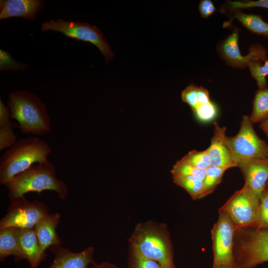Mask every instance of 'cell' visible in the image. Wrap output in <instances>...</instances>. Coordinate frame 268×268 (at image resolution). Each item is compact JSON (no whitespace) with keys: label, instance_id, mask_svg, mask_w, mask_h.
Instances as JSON below:
<instances>
[{"label":"cell","instance_id":"21","mask_svg":"<svg viewBox=\"0 0 268 268\" xmlns=\"http://www.w3.org/2000/svg\"><path fill=\"white\" fill-rule=\"evenodd\" d=\"M174 183L185 189L195 200L204 197L203 181L191 176H172Z\"/></svg>","mask_w":268,"mask_h":268},{"label":"cell","instance_id":"15","mask_svg":"<svg viewBox=\"0 0 268 268\" xmlns=\"http://www.w3.org/2000/svg\"><path fill=\"white\" fill-rule=\"evenodd\" d=\"M45 6L43 0H0V19L19 17L34 20Z\"/></svg>","mask_w":268,"mask_h":268},{"label":"cell","instance_id":"1","mask_svg":"<svg viewBox=\"0 0 268 268\" xmlns=\"http://www.w3.org/2000/svg\"><path fill=\"white\" fill-rule=\"evenodd\" d=\"M131 253L157 262L163 268H175L170 235L164 223H138L129 238Z\"/></svg>","mask_w":268,"mask_h":268},{"label":"cell","instance_id":"12","mask_svg":"<svg viewBox=\"0 0 268 268\" xmlns=\"http://www.w3.org/2000/svg\"><path fill=\"white\" fill-rule=\"evenodd\" d=\"M49 249L55 257L52 264L47 268H89L90 265L95 263L93 259L94 249L92 247L78 253L72 252L61 245L52 246Z\"/></svg>","mask_w":268,"mask_h":268},{"label":"cell","instance_id":"27","mask_svg":"<svg viewBox=\"0 0 268 268\" xmlns=\"http://www.w3.org/2000/svg\"><path fill=\"white\" fill-rule=\"evenodd\" d=\"M252 227L268 229V191L266 189L261 194L257 219Z\"/></svg>","mask_w":268,"mask_h":268},{"label":"cell","instance_id":"33","mask_svg":"<svg viewBox=\"0 0 268 268\" xmlns=\"http://www.w3.org/2000/svg\"><path fill=\"white\" fill-rule=\"evenodd\" d=\"M10 113L8 107L6 106L1 99H0V127L11 126L18 128V124L12 122L10 119Z\"/></svg>","mask_w":268,"mask_h":268},{"label":"cell","instance_id":"20","mask_svg":"<svg viewBox=\"0 0 268 268\" xmlns=\"http://www.w3.org/2000/svg\"><path fill=\"white\" fill-rule=\"evenodd\" d=\"M249 118L253 124L261 123L268 118V85L256 91Z\"/></svg>","mask_w":268,"mask_h":268},{"label":"cell","instance_id":"29","mask_svg":"<svg viewBox=\"0 0 268 268\" xmlns=\"http://www.w3.org/2000/svg\"><path fill=\"white\" fill-rule=\"evenodd\" d=\"M14 128L11 126L0 127V151L10 148L17 141Z\"/></svg>","mask_w":268,"mask_h":268},{"label":"cell","instance_id":"25","mask_svg":"<svg viewBox=\"0 0 268 268\" xmlns=\"http://www.w3.org/2000/svg\"><path fill=\"white\" fill-rule=\"evenodd\" d=\"M184 157L190 165L197 168L206 169L211 166V160L207 149L203 151L192 150Z\"/></svg>","mask_w":268,"mask_h":268},{"label":"cell","instance_id":"22","mask_svg":"<svg viewBox=\"0 0 268 268\" xmlns=\"http://www.w3.org/2000/svg\"><path fill=\"white\" fill-rule=\"evenodd\" d=\"M206 169L196 168L190 165L184 156L177 161L171 170L172 176H191L204 181L206 175Z\"/></svg>","mask_w":268,"mask_h":268},{"label":"cell","instance_id":"31","mask_svg":"<svg viewBox=\"0 0 268 268\" xmlns=\"http://www.w3.org/2000/svg\"><path fill=\"white\" fill-rule=\"evenodd\" d=\"M228 6L231 10L250 7H263L268 9V0H249L247 1H228Z\"/></svg>","mask_w":268,"mask_h":268},{"label":"cell","instance_id":"28","mask_svg":"<svg viewBox=\"0 0 268 268\" xmlns=\"http://www.w3.org/2000/svg\"><path fill=\"white\" fill-rule=\"evenodd\" d=\"M193 113L199 121L203 123L213 121L217 115L216 105L210 102L206 104L199 105Z\"/></svg>","mask_w":268,"mask_h":268},{"label":"cell","instance_id":"38","mask_svg":"<svg viewBox=\"0 0 268 268\" xmlns=\"http://www.w3.org/2000/svg\"><path fill=\"white\" fill-rule=\"evenodd\" d=\"M215 268H233V266L231 265H220Z\"/></svg>","mask_w":268,"mask_h":268},{"label":"cell","instance_id":"3","mask_svg":"<svg viewBox=\"0 0 268 268\" xmlns=\"http://www.w3.org/2000/svg\"><path fill=\"white\" fill-rule=\"evenodd\" d=\"M7 104L11 119L18 122L22 134L41 136L50 132L46 105L36 95L25 90H15L9 93Z\"/></svg>","mask_w":268,"mask_h":268},{"label":"cell","instance_id":"4","mask_svg":"<svg viewBox=\"0 0 268 268\" xmlns=\"http://www.w3.org/2000/svg\"><path fill=\"white\" fill-rule=\"evenodd\" d=\"M52 149L38 136L18 140L0 158V184L4 185L14 176L32 165L47 160Z\"/></svg>","mask_w":268,"mask_h":268},{"label":"cell","instance_id":"26","mask_svg":"<svg viewBox=\"0 0 268 268\" xmlns=\"http://www.w3.org/2000/svg\"><path fill=\"white\" fill-rule=\"evenodd\" d=\"M29 67L27 64L20 63L15 60L11 55L2 49L0 50V70L17 72L25 70Z\"/></svg>","mask_w":268,"mask_h":268},{"label":"cell","instance_id":"18","mask_svg":"<svg viewBox=\"0 0 268 268\" xmlns=\"http://www.w3.org/2000/svg\"><path fill=\"white\" fill-rule=\"evenodd\" d=\"M19 228L6 227L0 228V259L3 261L9 256L16 261L22 260L19 238Z\"/></svg>","mask_w":268,"mask_h":268},{"label":"cell","instance_id":"10","mask_svg":"<svg viewBox=\"0 0 268 268\" xmlns=\"http://www.w3.org/2000/svg\"><path fill=\"white\" fill-rule=\"evenodd\" d=\"M217 222L211 231L213 263L212 268L220 265L233 266V245L236 227L230 216L219 209Z\"/></svg>","mask_w":268,"mask_h":268},{"label":"cell","instance_id":"7","mask_svg":"<svg viewBox=\"0 0 268 268\" xmlns=\"http://www.w3.org/2000/svg\"><path fill=\"white\" fill-rule=\"evenodd\" d=\"M41 30L59 32L67 37L93 44L104 56L106 63L114 57V53L104 37L103 33L95 26L74 20L58 19L44 21L41 25Z\"/></svg>","mask_w":268,"mask_h":268},{"label":"cell","instance_id":"35","mask_svg":"<svg viewBox=\"0 0 268 268\" xmlns=\"http://www.w3.org/2000/svg\"><path fill=\"white\" fill-rule=\"evenodd\" d=\"M197 96L199 105L210 102L208 90L202 86H197Z\"/></svg>","mask_w":268,"mask_h":268},{"label":"cell","instance_id":"34","mask_svg":"<svg viewBox=\"0 0 268 268\" xmlns=\"http://www.w3.org/2000/svg\"><path fill=\"white\" fill-rule=\"evenodd\" d=\"M199 9L201 16L207 18L216 11V8L210 0H202L200 2Z\"/></svg>","mask_w":268,"mask_h":268},{"label":"cell","instance_id":"8","mask_svg":"<svg viewBox=\"0 0 268 268\" xmlns=\"http://www.w3.org/2000/svg\"><path fill=\"white\" fill-rule=\"evenodd\" d=\"M260 197L245 184L219 209L230 216L236 229L254 227L257 219Z\"/></svg>","mask_w":268,"mask_h":268},{"label":"cell","instance_id":"37","mask_svg":"<svg viewBox=\"0 0 268 268\" xmlns=\"http://www.w3.org/2000/svg\"><path fill=\"white\" fill-rule=\"evenodd\" d=\"M259 127L264 132L268 138V118L264 122L260 123Z\"/></svg>","mask_w":268,"mask_h":268},{"label":"cell","instance_id":"39","mask_svg":"<svg viewBox=\"0 0 268 268\" xmlns=\"http://www.w3.org/2000/svg\"><path fill=\"white\" fill-rule=\"evenodd\" d=\"M266 190H267V191H268V181L267 182V184H266V187H265V189Z\"/></svg>","mask_w":268,"mask_h":268},{"label":"cell","instance_id":"24","mask_svg":"<svg viewBox=\"0 0 268 268\" xmlns=\"http://www.w3.org/2000/svg\"><path fill=\"white\" fill-rule=\"evenodd\" d=\"M263 62L254 61L248 67L252 76L256 80L259 89L266 87L267 85L266 76L268 75V60Z\"/></svg>","mask_w":268,"mask_h":268},{"label":"cell","instance_id":"30","mask_svg":"<svg viewBox=\"0 0 268 268\" xmlns=\"http://www.w3.org/2000/svg\"><path fill=\"white\" fill-rule=\"evenodd\" d=\"M130 254V268H163L156 261Z\"/></svg>","mask_w":268,"mask_h":268},{"label":"cell","instance_id":"14","mask_svg":"<svg viewBox=\"0 0 268 268\" xmlns=\"http://www.w3.org/2000/svg\"><path fill=\"white\" fill-rule=\"evenodd\" d=\"M237 167L243 174L245 184L261 195L268 181V158L246 160L239 163Z\"/></svg>","mask_w":268,"mask_h":268},{"label":"cell","instance_id":"5","mask_svg":"<svg viewBox=\"0 0 268 268\" xmlns=\"http://www.w3.org/2000/svg\"><path fill=\"white\" fill-rule=\"evenodd\" d=\"M233 246V268H254L268 262V229H237Z\"/></svg>","mask_w":268,"mask_h":268},{"label":"cell","instance_id":"19","mask_svg":"<svg viewBox=\"0 0 268 268\" xmlns=\"http://www.w3.org/2000/svg\"><path fill=\"white\" fill-rule=\"evenodd\" d=\"M233 17L252 33L268 38V22L265 21L260 15L247 14L237 10Z\"/></svg>","mask_w":268,"mask_h":268},{"label":"cell","instance_id":"36","mask_svg":"<svg viewBox=\"0 0 268 268\" xmlns=\"http://www.w3.org/2000/svg\"><path fill=\"white\" fill-rule=\"evenodd\" d=\"M89 268H119L114 265L109 263L108 262H103L100 264L94 263L91 265Z\"/></svg>","mask_w":268,"mask_h":268},{"label":"cell","instance_id":"16","mask_svg":"<svg viewBox=\"0 0 268 268\" xmlns=\"http://www.w3.org/2000/svg\"><path fill=\"white\" fill-rule=\"evenodd\" d=\"M61 219L59 213H49L41 218L35 225L34 229L37 236L42 254L52 246L61 245L62 242L56 232Z\"/></svg>","mask_w":268,"mask_h":268},{"label":"cell","instance_id":"11","mask_svg":"<svg viewBox=\"0 0 268 268\" xmlns=\"http://www.w3.org/2000/svg\"><path fill=\"white\" fill-rule=\"evenodd\" d=\"M219 50L222 59L228 65L234 67L242 68L254 61L264 62L268 60V51L259 44L251 46L246 56L241 55L238 46L237 30H234L222 42Z\"/></svg>","mask_w":268,"mask_h":268},{"label":"cell","instance_id":"13","mask_svg":"<svg viewBox=\"0 0 268 268\" xmlns=\"http://www.w3.org/2000/svg\"><path fill=\"white\" fill-rule=\"evenodd\" d=\"M213 125V135L210 139V144L206 149L211 166L226 170L236 167L231 152L225 141L226 128L220 127L216 122Z\"/></svg>","mask_w":268,"mask_h":268},{"label":"cell","instance_id":"9","mask_svg":"<svg viewBox=\"0 0 268 268\" xmlns=\"http://www.w3.org/2000/svg\"><path fill=\"white\" fill-rule=\"evenodd\" d=\"M49 213V209L44 202L29 201L24 197L17 198L11 200L6 214L0 219V228L32 229Z\"/></svg>","mask_w":268,"mask_h":268},{"label":"cell","instance_id":"23","mask_svg":"<svg viewBox=\"0 0 268 268\" xmlns=\"http://www.w3.org/2000/svg\"><path fill=\"white\" fill-rule=\"evenodd\" d=\"M226 169L210 166L206 169V175L203 181L204 197L212 193L221 182Z\"/></svg>","mask_w":268,"mask_h":268},{"label":"cell","instance_id":"6","mask_svg":"<svg viewBox=\"0 0 268 268\" xmlns=\"http://www.w3.org/2000/svg\"><path fill=\"white\" fill-rule=\"evenodd\" d=\"M225 141L236 167L239 163L246 160L268 158V144L257 135L247 115L243 116L237 134L226 136Z\"/></svg>","mask_w":268,"mask_h":268},{"label":"cell","instance_id":"32","mask_svg":"<svg viewBox=\"0 0 268 268\" xmlns=\"http://www.w3.org/2000/svg\"><path fill=\"white\" fill-rule=\"evenodd\" d=\"M197 86L192 84L188 85L181 93L182 101L188 104L193 111L199 105L197 96Z\"/></svg>","mask_w":268,"mask_h":268},{"label":"cell","instance_id":"2","mask_svg":"<svg viewBox=\"0 0 268 268\" xmlns=\"http://www.w3.org/2000/svg\"><path fill=\"white\" fill-rule=\"evenodd\" d=\"M4 186L11 200L24 197L30 192L55 191L62 200L66 199L68 194L67 184L57 177L55 167L48 159L32 165L14 176Z\"/></svg>","mask_w":268,"mask_h":268},{"label":"cell","instance_id":"17","mask_svg":"<svg viewBox=\"0 0 268 268\" xmlns=\"http://www.w3.org/2000/svg\"><path fill=\"white\" fill-rule=\"evenodd\" d=\"M19 238L22 259L27 260L31 268H36L45 255L41 253L34 228L19 229Z\"/></svg>","mask_w":268,"mask_h":268}]
</instances>
